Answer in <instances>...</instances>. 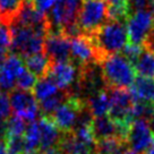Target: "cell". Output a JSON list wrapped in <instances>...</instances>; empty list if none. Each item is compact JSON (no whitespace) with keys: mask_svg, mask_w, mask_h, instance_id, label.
<instances>
[{"mask_svg":"<svg viewBox=\"0 0 154 154\" xmlns=\"http://www.w3.org/2000/svg\"><path fill=\"white\" fill-rule=\"evenodd\" d=\"M91 38L93 44L95 45L101 57L104 58L122 51L124 48L128 44V32L126 22L111 20L109 19L106 24L101 26L92 35Z\"/></svg>","mask_w":154,"mask_h":154,"instance_id":"1","label":"cell"},{"mask_svg":"<svg viewBox=\"0 0 154 154\" xmlns=\"http://www.w3.org/2000/svg\"><path fill=\"white\" fill-rule=\"evenodd\" d=\"M101 67L108 87L130 88L136 79L134 66L121 53L106 57L101 63Z\"/></svg>","mask_w":154,"mask_h":154,"instance_id":"2","label":"cell"},{"mask_svg":"<svg viewBox=\"0 0 154 154\" xmlns=\"http://www.w3.org/2000/svg\"><path fill=\"white\" fill-rule=\"evenodd\" d=\"M13 33V43L10 51L22 59L44 51L47 35L40 33L29 26L13 23L10 24Z\"/></svg>","mask_w":154,"mask_h":154,"instance_id":"3","label":"cell"},{"mask_svg":"<svg viewBox=\"0 0 154 154\" xmlns=\"http://www.w3.org/2000/svg\"><path fill=\"white\" fill-rule=\"evenodd\" d=\"M109 20L108 5L104 0H83L77 24L85 35H92Z\"/></svg>","mask_w":154,"mask_h":154,"instance_id":"4","label":"cell"},{"mask_svg":"<svg viewBox=\"0 0 154 154\" xmlns=\"http://www.w3.org/2000/svg\"><path fill=\"white\" fill-rule=\"evenodd\" d=\"M84 108H85V101L70 96L49 118H51V120L54 122V125L57 126L58 129L61 133L63 134L72 133L77 126L79 116Z\"/></svg>","mask_w":154,"mask_h":154,"instance_id":"5","label":"cell"},{"mask_svg":"<svg viewBox=\"0 0 154 154\" xmlns=\"http://www.w3.org/2000/svg\"><path fill=\"white\" fill-rule=\"evenodd\" d=\"M70 60L78 68H82L93 63L101 65L103 58L93 44L91 38L81 34L70 40Z\"/></svg>","mask_w":154,"mask_h":154,"instance_id":"6","label":"cell"},{"mask_svg":"<svg viewBox=\"0 0 154 154\" xmlns=\"http://www.w3.org/2000/svg\"><path fill=\"white\" fill-rule=\"evenodd\" d=\"M110 97V111L109 116L113 120L121 124H131L130 112L135 101L134 96L129 88H117L108 87L106 88Z\"/></svg>","mask_w":154,"mask_h":154,"instance_id":"7","label":"cell"},{"mask_svg":"<svg viewBox=\"0 0 154 154\" xmlns=\"http://www.w3.org/2000/svg\"><path fill=\"white\" fill-rule=\"evenodd\" d=\"M130 43L142 45L154 32V10H144L129 15L126 20Z\"/></svg>","mask_w":154,"mask_h":154,"instance_id":"8","label":"cell"},{"mask_svg":"<svg viewBox=\"0 0 154 154\" xmlns=\"http://www.w3.org/2000/svg\"><path fill=\"white\" fill-rule=\"evenodd\" d=\"M9 101L14 115L23 118L25 121H35L38 115H41L38 102L32 91L13 90L9 93Z\"/></svg>","mask_w":154,"mask_h":154,"instance_id":"9","label":"cell"},{"mask_svg":"<svg viewBox=\"0 0 154 154\" xmlns=\"http://www.w3.org/2000/svg\"><path fill=\"white\" fill-rule=\"evenodd\" d=\"M127 144L130 149L138 154H145L154 147V135L151 131L149 120H135L130 124L127 135Z\"/></svg>","mask_w":154,"mask_h":154,"instance_id":"10","label":"cell"},{"mask_svg":"<svg viewBox=\"0 0 154 154\" xmlns=\"http://www.w3.org/2000/svg\"><path fill=\"white\" fill-rule=\"evenodd\" d=\"M44 53L51 63L70 61V38L61 32L49 33L44 42Z\"/></svg>","mask_w":154,"mask_h":154,"instance_id":"11","label":"cell"},{"mask_svg":"<svg viewBox=\"0 0 154 154\" xmlns=\"http://www.w3.org/2000/svg\"><path fill=\"white\" fill-rule=\"evenodd\" d=\"M48 76L56 83L59 90L68 91L78 81L79 68L76 65H74L72 61L51 63Z\"/></svg>","mask_w":154,"mask_h":154,"instance_id":"12","label":"cell"},{"mask_svg":"<svg viewBox=\"0 0 154 154\" xmlns=\"http://www.w3.org/2000/svg\"><path fill=\"white\" fill-rule=\"evenodd\" d=\"M25 68L22 58L10 53L0 69V92H11L16 87V79L20 72Z\"/></svg>","mask_w":154,"mask_h":154,"instance_id":"13","label":"cell"},{"mask_svg":"<svg viewBox=\"0 0 154 154\" xmlns=\"http://www.w3.org/2000/svg\"><path fill=\"white\" fill-rule=\"evenodd\" d=\"M38 124L40 128V138H41L40 151L58 147L63 138V133L58 129V127L54 125L51 118L42 116L38 120Z\"/></svg>","mask_w":154,"mask_h":154,"instance_id":"14","label":"cell"},{"mask_svg":"<svg viewBox=\"0 0 154 154\" xmlns=\"http://www.w3.org/2000/svg\"><path fill=\"white\" fill-rule=\"evenodd\" d=\"M135 101L154 103V81L152 78L138 76L136 77L131 87L129 88Z\"/></svg>","mask_w":154,"mask_h":154,"instance_id":"15","label":"cell"},{"mask_svg":"<svg viewBox=\"0 0 154 154\" xmlns=\"http://www.w3.org/2000/svg\"><path fill=\"white\" fill-rule=\"evenodd\" d=\"M85 104L93 118L108 116L110 111V97L108 91L100 92L85 100Z\"/></svg>","mask_w":154,"mask_h":154,"instance_id":"16","label":"cell"},{"mask_svg":"<svg viewBox=\"0 0 154 154\" xmlns=\"http://www.w3.org/2000/svg\"><path fill=\"white\" fill-rule=\"evenodd\" d=\"M23 60H24L25 67L36 77L42 78L44 76H48L50 67H51V61L48 58V56L44 53V51L33 54V56H29Z\"/></svg>","mask_w":154,"mask_h":154,"instance_id":"17","label":"cell"},{"mask_svg":"<svg viewBox=\"0 0 154 154\" xmlns=\"http://www.w3.org/2000/svg\"><path fill=\"white\" fill-rule=\"evenodd\" d=\"M69 97H70V94L68 93V91L59 90L58 93H56L54 95L50 96L43 101L38 102L41 115L44 116V117H51L53 115V112L57 110L63 103L67 101Z\"/></svg>","mask_w":154,"mask_h":154,"instance_id":"18","label":"cell"},{"mask_svg":"<svg viewBox=\"0 0 154 154\" xmlns=\"http://www.w3.org/2000/svg\"><path fill=\"white\" fill-rule=\"evenodd\" d=\"M127 149V142L119 138H106L95 143V154H122Z\"/></svg>","mask_w":154,"mask_h":154,"instance_id":"19","label":"cell"},{"mask_svg":"<svg viewBox=\"0 0 154 154\" xmlns=\"http://www.w3.org/2000/svg\"><path fill=\"white\" fill-rule=\"evenodd\" d=\"M135 72L138 76L153 78L154 77V53L143 49L140 58L134 65Z\"/></svg>","mask_w":154,"mask_h":154,"instance_id":"20","label":"cell"},{"mask_svg":"<svg viewBox=\"0 0 154 154\" xmlns=\"http://www.w3.org/2000/svg\"><path fill=\"white\" fill-rule=\"evenodd\" d=\"M58 91L59 87L56 85V83L49 76H44L42 78H38L32 92L38 102H41L50 96L54 95L56 93H58Z\"/></svg>","mask_w":154,"mask_h":154,"instance_id":"21","label":"cell"},{"mask_svg":"<svg viewBox=\"0 0 154 154\" xmlns=\"http://www.w3.org/2000/svg\"><path fill=\"white\" fill-rule=\"evenodd\" d=\"M24 140H25V149L26 153L27 152H38L40 151V128H38V120L29 122L26 131L24 134Z\"/></svg>","mask_w":154,"mask_h":154,"instance_id":"22","label":"cell"},{"mask_svg":"<svg viewBox=\"0 0 154 154\" xmlns=\"http://www.w3.org/2000/svg\"><path fill=\"white\" fill-rule=\"evenodd\" d=\"M154 116V109L153 104H149L146 102L136 101L133 106L131 112H130V119L131 122L135 120H149Z\"/></svg>","mask_w":154,"mask_h":154,"instance_id":"23","label":"cell"},{"mask_svg":"<svg viewBox=\"0 0 154 154\" xmlns=\"http://www.w3.org/2000/svg\"><path fill=\"white\" fill-rule=\"evenodd\" d=\"M7 127V137L8 136H24L26 131V121L18 116H11L8 120L6 121Z\"/></svg>","mask_w":154,"mask_h":154,"instance_id":"24","label":"cell"},{"mask_svg":"<svg viewBox=\"0 0 154 154\" xmlns=\"http://www.w3.org/2000/svg\"><path fill=\"white\" fill-rule=\"evenodd\" d=\"M36 82H38L36 76L25 67L16 79V87L22 91H33Z\"/></svg>","mask_w":154,"mask_h":154,"instance_id":"25","label":"cell"},{"mask_svg":"<svg viewBox=\"0 0 154 154\" xmlns=\"http://www.w3.org/2000/svg\"><path fill=\"white\" fill-rule=\"evenodd\" d=\"M7 149L9 154H25V140L24 136H8L6 138Z\"/></svg>","mask_w":154,"mask_h":154,"instance_id":"26","label":"cell"},{"mask_svg":"<svg viewBox=\"0 0 154 154\" xmlns=\"http://www.w3.org/2000/svg\"><path fill=\"white\" fill-rule=\"evenodd\" d=\"M126 6L128 15H133L144 10H154V4L152 0H127Z\"/></svg>","mask_w":154,"mask_h":154,"instance_id":"27","label":"cell"},{"mask_svg":"<svg viewBox=\"0 0 154 154\" xmlns=\"http://www.w3.org/2000/svg\"><path fill=\"white\" fill-rule=\"evenodd\" d=\"M13 43V33L10 25L1 23L0 24V49L8 51L11 48Z\"/></svg>","mask_w":154,"mask_h":154,"instance_id":"28","label":"cell"},{"mask_svg":"<svg viewBox=\"0 0 154 154\" xmlns=\"http://www.w3.org/2000/svg\"><path fill=\"white\" fill-rule=\"evenodd\" d=\"M143 49H144V47H142V45L128 43L125 48H124V50L121 51V54L134 66L135 63L137 61V59L140 58V53L143 51Z\"/></svg>","mask_w":154,"mask_h":154,"instance_id":"29","label":"cell"},{"mask_svg":"<svg viewBox=\"0 0 154 154\" xmlns=\"http://www.w3.org/2000/svg\"><path fill=\"white\" fill-rule=\"evenodd\" d=\"M11 106L9 95L5 92H0V121H6L11 117Z\"/></svg>","mask_w":154,"mask_h":154,"instance_id":"30","label":"cell"},{"mask_svg":"<svg viewBox=\"0 0 154 154\" xmlns=\"http://www.w3.org/2000/svg\"><path fill=\"white\" fill-rule=\"evenodd\" d=\"M29 1L33 5L35 9L44 15H48L57 2V0H29Z\"/></svg>","mask_w":154,"mask_h":154,"instance_id":"31","label":"cell"},{"mask_svg":"<svg viewBox=\"0 0 154 154\" xmlns=\"http://www.w3.org/2000/svg\"><path fill=\"white\" fill-rule=\"evenodd\" d=\"M144 48L146 49V50H149V51L154 53V32L151 34L149 38H147V40L145 41Z\"/></svg>","mask_w":154,"mask_h":154,"instance_id":"32","label":"cell"},{"mask_svg":"<svg viewBox=\"0 0 154 154\" xmlns=\"http://www.w3.org/2000/svg\"><path fill=\"white\" fill-rule=\"evenodd\" d=\"M7 138V127L6 122L0 121V140H6Z\"/></svg>","mask_w":154,"mask_h":154,"instance_id":"33","label":"cell"},{"mask_svg":"<svg viewBox=\"0 0 154 154\" xmlns=\"http://www.w3.org/2000/svg\"><path fill=\"white\" fill-rule=\"evenodd\" d=\"M38 154H63L61 151L58 149V147H53V149H44V151H40Z\"/></svg>","mask_w":154,"mask_h":154,"instance_id":"34","label":"cell"},{"mask_svg":"<svg viewBox=\"0 0 154 154\" xmlns=\"http://www.w3.org/2000/svg\"><path fill=\"white\" fill-rule=\"evenodd\" d=\"M108 6H120V5H126L127 0H104Z\"/></svg>","mask_w":154,"mask_h":154,"instance_id":"35","label":"cell"},{"mask_svg":"<svg viewBox=\"0 0 154 154\" xmlns=\"http://www.w3.org/2000/svg\"><path fill=\"white\" fill-rule=\"evenodd\" d=\"M8 56H9V54L7 53V51L0 49V69L2 68V66H4V63H5L6 60H7Z\"/></svg>","mask_w":154,"mask_h":154,"instance_id":"36","label":"cell"},{"mask_svg":"<svg viewBox=\"0 0 154 154\" xmlns=\"http://www.w3.org/2000/svg\"><path fill=\"white\" fill-rule=\"evenodd\" d=\"M0 154H9L8 149H7L6 140H0Z\"/></svg>","mask_w":154,"mask_h":154,"instance_id":"37","label":"cell"},{"mask_svg":"<svg viewBox=\"0 0 154 154\" xmlns=\"http://www.w3.org/2000/svg\"><path fill=\"white\" fill-rule=\"evenodd\" d=\"M149 128H151V131H152V134L154 135V116L149 120Z\"/></svg>","mask_w":154,"mask_h":154,"instance_id":"38","label":"cell"},{"mask_svg":"<svg viewBox=\"0 0 154 154\" xmlns=\"http://www.w3.org/2000/svg\"><path fill=\"white\" fill-rule=\"evenodd\" d=\"M122 154H138V153H136V152H135V151H133V149H127L125 151V152H124V153Z\"/></svg>","mask_w":154,"mask_h":154,"instance_id":"39","label":"cell"},{"mask_svg":"<svg viewBox=\"0 0 154 154\" xmlns=\"http://www.w3.org/2000/svg\"><path fill=\"white\" fill-rule=\"evenodd\" d=\"M145 154H154V147H152L151 149H149Z\"/></svg>","mask_w":154,"mask_h":154,"instance_id":"40","label":"cell"},{"mask_svg":"<svg viewBox=\"0 0 154 154\" xmlns=\"http://www.w3.org/2000/svg\"><path fill=\"white\" fill-rule=\"evenodd\" d=\"M25 154H38V152H27V153Z\"/></svg>","mask_w":154,"mask_h":154,"instance_id":"41","label":"cell"},{"mask_svg":"<svg viewBox=\"0 0 154 154\" xmlns=\"http://www.w3.org/2000/svg\"><path fill=\"white\" fill-rule=\"evenodd\" d=\"M19 2H23V1H25V0H18Z\"/></svg>","mask_w":154,"mask_h":154,"instance_id":"42","label":"cell"},{"mask_svg":"<svg viewBox=\"0 0 154 154\" xmlns=\"http://www.w3.org/2000/svg\"><path fill=\"white\" fill-rule=\"evenodd\" d=\"M152 1H153V4H154V0H152Z\"/></svg>","mask_w":154,"mask_h":154,"instance_id":"43","label":"cell"},{"mask_svg":"<svg viewBox=\"0 0 154 154\" xmlns=\"http://www.w3.org/2000/svg\"><path fill=\"white\" fill-rule=\"evenodd\" d=\"M153 109H154V104H153Z\"/></svg>","mask_w":154,"mask_h":154,"instance_id":"44","label":"cell"}]
</instances>
